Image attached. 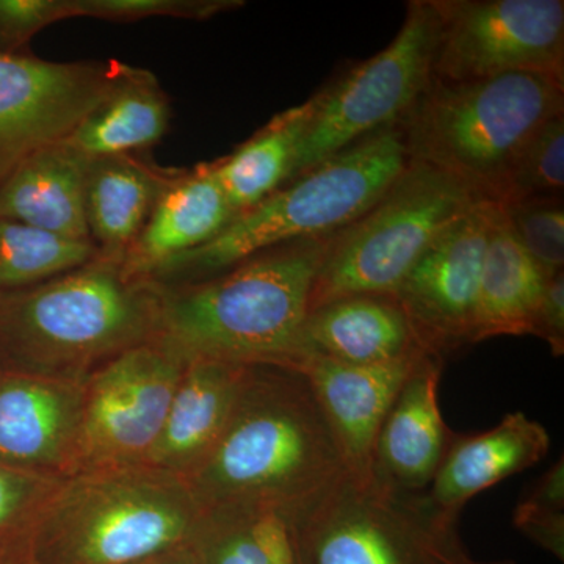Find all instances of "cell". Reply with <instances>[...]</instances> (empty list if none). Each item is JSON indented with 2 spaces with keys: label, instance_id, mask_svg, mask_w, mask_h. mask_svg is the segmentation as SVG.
Instances as JSON below:
<instances>
[{
  "label": "cell",
  "instance_id": "cell-27",
  "mask_svg": "<svg viewBox=\"0 0 564 564\" xmlns=\"http://www.w3.org/2000/svg\"><path fill=\"white\" fill-rule=\"evenodd\" d=\"M99 258L91 240H73L0 218V292L31 288Z\"/></svg>",
  "mask_w": 564,
  "mask_h": 564
},
{
  "label": "cell",
  "instance_id": "cell-13",
  "mask_svg": "<svg viewBox=\"0 0 564 564\" xmlns=\"http://www.w3.org/2000/svg\"><path fill=\"white\" fill-rule=\"evenodd\" d=\"M497 204H478L437 237L400 282L395 299L433 355L474 345L478 292Z\"/></svg>",
  "mask_w": 564,
  "mask_h": 564
},
{
  "label": "cell",
  "instance_id": "cell-20",
  "mask_svg": "<svg viewBox=\"0 0 564 564\" xmlns=\"http://www.w3.org/2000/svg\"><path fill=\"white\" fill-rule=\"evenodd\" d=\"M549 447L547 430L521 411L505 415L488 432L456 434L423 499L437 514L458 521L478 492L543 462Z\"/></svg>",
  "mask_w": 564,
  "mask_h": 564
},
{
  "label": "cell",
  "instance_id": "cell-35",
  "mask_svg": "<svg viewBox=\"0 0 564 564\" xmlns=\"http://www.w3.org/2000/svg\"><path fill=\"white\" fill-rule=\"evenodd\" d=\"M143 564H198V562H196V556L193 554L191 544H188Z\"/></svg>",
  "mask_w": 564,
  "mask_h": 564
},
{
  "label": "cell",
  "instance_id": "cell-22",
  "mask_svg": "<svg viewBox=\"0 0 564 564\" xmlns=\"http://www.w3.org/2000/svg\"><path fill=\"white\" fill-rule=\"evenodd\" d=\"M176 172L141 154L91 159L85 215L99 258L121 263Z\"/></svg>",
  "mask_w": 564,
  "mask_h": 564
},
{
  "label": "cell",
  "instance_id": "cell-17",
  "mask_svg": "<svg viewBox=\"0 0 564 564\" xmlns=\"http://www.w3.org/2000/svg\"><path fill=\"white\" fill-rule=\"evenodd\" d=\"M425 352L393 293H358L322 304L307 313L300 343V362L321 356L348 366H386Z\"/></svg>",
  "mask_w": 564,
  "mask_h": 564
},
{
  "label": "cell",
  "instance_id": "cell-25",
  "mask_svg": "<svg viewBox=\"0 0 564 564\" xmlns=\"http://www.w3.org/2000/svg\"><path fill=\"white\" fill-rule=\"evenodd\" d=\"M295 507L240 502L204 508L191 540L198 564H300Z\"/></svg>",
  "mask_w": 564,
  "mask_h": 564
},
{
  "label": "cell",
  "instance_id": "cell-18",
  "mask_svg": "<svg viewBox=\"0 0 564 564\" xmlns=\"http://www.w3.org/2000/svg\"><path fill=\"white\" fill-rule=\"evenodd\" d=\"M234 218L210 162L177 169L126 251L122 273L131 280H151L166 262L210 242Z\"/></svg>",
  "mask_w": 564,
  "mask_h": 564
},
{
  "label": "cell",
  "instance_id": "cell-14",
  "mask_svg": "<svg viewBox=\"0 0 564 564\" xmlns=\"http://www.w3.org/2000/svg\"><path fill=\"white\" fill-rule=\"evenodd\" d=\"M85 381L0 375V464L65 480L80 469Z\"/></svg>",
  "mask_w": 564,
  "mask_h": 564
},
{
  "label": "cell",
  "instance_id": "cell-4",
  "mask_svg": "<svg viewBox=\"0 0 564 564\" xmlns=\"http://www.w3.org/2000/svg\"><path fill=\"white\" fill-rule=\"evenodd\" d=\"M202 511L180 475L98 467L62 481L29 538L36 564H143L191 544Z\"/></svg>",
  "mask_w": 564,
  "mask_h": 564
},
{
  "label": "cell",
  "instance_id": "cell-19",
  "mask_svg": "<svg viewBox=\"0 0 564 564\" xmlns=\"http://www.w3.org/2000/svg\"><path fill=\"white\" fill-rule=\"evenodd\" d=\"M248 367L217 359L191 358L161 436L144 466L187 478L218 443L239 399Z\"/></svg>",
  "mask_w": 564,
  "mask_h": 564
},
{
  "label": "cell",
  "instance_id": "cell-15",
  "mask_svg": "<svg viewBox=\"0 0 564 564\" xmlns=\"http://www.w3.org/2000/svg\"><path fill=\"white\" fill-rule=\"evenodd\" d=\"M444 361L433 352L417 359L378 430L372 475L393 491L425 492L458 434L445 425L437 403Z\"/></svg>",
  "mask_w": 564,
  "mask_h": 564
},
{
  "label": "cell",
  "instance_id": "cell-26",
  "mask_svg": "<svg viewBox=\"0 0 564 564\" xmlns=\"http://www.w3.org/2000/svg\"><path fill=\"white\" fill-rule=\"evenodd\" d=\"M311 101L281 111L229 155L210 162L234 214H242L291 182Z\"/></svg>",
  "mask_w": 564,
  "mask_h": 564
},
{
  "label": "cell",
  "instance_id": "cell-12",
  "mask_svg": "<svg viewBox=\"0 0 564 564\" xmlns=\"http://www.w3.org/2000/svg\"><path fill=\"white\" fill-rule=\"evenodd\" d=\"M122 62H47L0 54V182L41 148L68 139Z\"/></svg>",
  "mask_w": 564,
  "mask_h": 564
},
{
  "label": "cell",
  "instance_id": "cell-24",
  "mask_svg": "<svg viewBox=\"0 0 564 564\" xmlns=\"http://www.w3.org/2000/svg\"><path fill=\"white\" fill-rule=\"evenodd\" d=\"M549 276L514 239L497 204L481 270L474 344L491 337L533 334Z\"/></svg>",
  "mask_w": 564,
  "mask_h": 564
},
{
  "label": "cell",
  "instance_id": "cell-33",
  "mask_svg": "<svg viewBox=\"0 0 564 564\" xmlns=\"http://www.w3.org/2000/svg\"><path fill=\"white\" fill-rule=\"evenodd\" d=\"M70 18L74 0H0V54L18 55L36 33Z\"/></svg>",
  "mask_w": 564,
  "mask_h": 564
},
{
  "label": "cell",
  "instance_id": "cell-9",
  "mask_svg": "<svg viewBox=\"0 0 564 564\" xmlns=\"http://www.w3.org/2000/svg\"><path fill=\"white\" fill-rule=\"evenodd\" d=\"M440 20L432 0H411L395 39L313 96L292 180L404 120L433 79Z\"/></svg>",
  "mask_w": 564,
  "mask_h": 564
},
{
  "label": "cell",
  "instance_id": "cell-30",
  "mask_svg": "<svg viewBox=\"0 0 564 564\" xmlns=\"http://www.w3.org/2000/svg\"><path fill=\"white\" fill-rule=\"evenodd\" d=\"M513 524L538 547L564 560V462L552 464L516 507Z\"/></svg>",
  "mask_w": 564,
  "mask_h": 564
},
{
  "label": "cell",
  "instance_id": "cell-7",
  "mask_svg": "<svg viewBox=\"0 0 564 564\" xmlns=\"http://www.w3.org/2000/svg\"><path fill=\"white\" fill-rule=\"evenodd\" d=\"M485 202L452 174L408 162L362 217L334 234L315 274L307 313L343 296L395 292L426 248Z\"/></svg>",
  "mask_w": 564,
  "mask_h": 564
},
{
  "label": "cell",
  "instance_id": "cell-34",
  "mask_svg": "<svg viewBox=\"0 0 564 564\" xmlns=\"http://www.w3.org/2000/svg\"><path fill=\"white\" fill-rule=\"evenodd\" d=\"M532 336L540 337L560 358L564 352V272L551 274L534 317Z\"/></svg>",
  "mask_w": 564,
  "mask_h": 564
},
{
  "label": "cell",
  "instance_id": "cell-16",
  "mask_svg": "<svg viewBox=\"0 0 564 564\" xmlns=\"http://www.w3.org/2000/svg\"><path fill=\"white\" fill-rule=\"evenodd\" d=\"M426 355V352H425ZM417 356L386 366H348L306 356L296 367L310 383L347 470L372 474L375 440Z\"/></svg>",
  "mask_w": 564,
  "mask_h": 564
},
{
  "label": "cell",
  "instance_id": "cell-32",
  "mask_svg": "<svg viewBox=\"0 0 564 564\" xmlns=\"http://www.w3.org/2000/svg\"><path fill=\"white\" fill-rule=\"evenodd\" d=\"M62 481L0 464V536L20 533L29 536L41 510Z\"/></svg>",
  "mask_w": 564,
  "mask_h": 564
},
{
  "label": "cell",
  "instance_id": "cell-31",
  "mask_svg": "<svg viewBox=\"0 0 564 564\" xmlns=\"http://www.w3.org/2000/svg\"><path fill=\"white\" fill-rule=\"evenodd\" d=\"M77 18L109 22H135L148 18L206 21L240 9V0H74Z\"/></svg>",
  "mask_w": 564,
  "mask_h": 564
},
{
  "label": "cell",
  "instance_id": "cell-21",
  "mask_svg": "<svg viewBox=\"0 0 564 564\" xmlns=\"http://www.w3.org/2000/svg\"><path fill=\"white\" fill-rule=\"evenodd\" d=\"M91 159L63 140L41 148L0 182V218L73 240H91L85 184Z\"/></svg>",
  "mask_w": 564,
  "mask_h": 564
},
{
  "label": "cell",
  "instance_id": "cell-23",
  "mask_svg": "<svg viewBox=\"0 0 564 564\" xmlns=\"http://www.w3.org/2000/svg\"><path fill=\"white\" fill-rule=\"evenodd\" d=\"M170 118L169 95L158 77L122 63L101 101L66 141L88 159L141 154L162 140Z\"/></svg>",
  "mask_w": 564,
  "mask_h": 564
},
{
  "label": "cell",
  "instance_id": "cell-36",
  "mask_svg": "<svg viewBox=\"0 0 564 564\" xmlns=\"http://www.w3.org/2000/svg\"><path fill=\"white\" fill-rule=\"evenodd\" d=\"M463 564H516L513 560H499V562H475L473 558H467Z\"/></svg>",
  "mask_w": 564,
  "mask_h": 564
},
{
  "label": "cell",
  "instance_id": "cell-1",
  "mask_svg": "<svg viewBox=\"0 0 564 564\" xmlns=\"http://www.w3.org/2000/svg\"><path fill=\"white\" fill-rule=\"evenodd\" d=\"M345 469L306 378L285 367L250 366L225 432L185 481L202 510L240 502L299 507Z\"/></svg>",
  "mask_w": 564,
  "mask_h": 564
},
{
  "label": "cell",
  "instance_id": "cell-29",
  "mask_svg": "<svg viewBox=\"0 0 564 564\" xmlns=\"http://www.w3.org/2000/svg\"><path fill=\"white\" fill-rule=\"evenodd\" d=\"M502 207L505 220L518 243L533 261L552 274L564 269L563 195L540 196Z\"/></svg>",
  "mask_w": 564,
  "mask_h": 564
},
{
  "label": "cell",
  "instance_id": "cell-5",
  "mask_svg": "<svg viewBox=\"0 0 564 564\" xmlns=\"http://www.w3.org/2000/svg\"><path fill=\"white\" fill-rule=\"evenodd\" d=\"M408 162L399 126L367 135L237 215L210 242L166 262L151 280L192 284L267 248L343 231L388 192Z\"/></svg>",
  "mask_w": 564,
  "mask_h": 564
},
{
  "label": "cell",
  "instance_id": "cell-8",
  "mask_svg": "<svg viewBox=\"0 0 564 564\" xmlns=\"http://www.w3.org/2000/svg\"><path fill=\"white\" fill-rule=\"evenodd\" d=\"M300 564H463L458 521L345 469L293 511Z\"/></svg>",
  "mask_w": 564,
  "mask_h": 564
},
{
  "label": "cell",
  "instance_id": "cell-10",
  "mask_svg": "<svg viewBox=\"0 0 564 564\" xmlns=\"http://www.w3.org/2000/svg\"><path fill=\"white\" fill-rule=\"evenodd\" d=\"M440 20L433 79L511 73L564 80L563 0H432Z\"/></svg>",
  "mask_w": 564,
  "mask_h": 564
},
{
  "label": "cell",
  "instance_id": "cell-3",
  "mask_svg": "<svg viewBox=\"0 0 564 564\" xmlns=\"http://www.w3.org/2000/svg\"><path fill=\"white\" fill-rule=\"evenodd\" d=\"M162 289L98 258L31 288L0 292L9 373L87 381L122 351L161 336Z\"/></svg>",
  "mask_w": 564,
  "mask_h": 564
},
{
  "label": "cell",
  "instance_id": "cell-11",
  "mask_svg": "<svg viewBox=\"0 0 564 564\" xmlns=\"http://www.w3.org/2000/svg\"><path fill=\"white\" fill-rule=\"evenodd\" d=\"M187 362L176 345L158 336L90 375L85 381L79 470L147 463Z\"/></svg>",
  "mask_w": 564,
  "mask_h": 564
},
{
  "label": "cell",
  "instance_id": "cell-28",
  "mask_svg": "<svg viewBox=\"0 0 564 564\" xmlns=\"http://www.w3.org/2000/svg\"><path fill=\"white\" fill-rule=\"evenodd\" d=\"M564 113L544 122L522 147L505 181L499 206L563 195Z\"/></svg>",
  "mask_w": 564,
  "mask_h": 564
},
{
  "label": "cell",
  "instance_id": "cell-2",
  "mask_svg": "<svg viewBox=\"0 0 564 564\" xmlns=\"http://www.w3.org/2000/svg\"><path fill=\"white\" fill-rule=\"evenodd\" d=\"M334 234L267 248L204 281L159 284L161 336L188 359L295 370L315 274Z\"/></svg>",
  "mask_w": 564,
  "mask_h": 564
},
{
  "label": "cell",
  "instance_id": "cell-6",
  "mask_svg": "<svg viewBox=\"0 0 564 564\" xmlns=\"http://www.w3.org/2000/svg\"><path fill=\"white\" fill-rule=\"evenodd\" d=\"M564 113V80L540 73L432 79L400 122L408 159L499 204L511 166L544 122Z\"/></svg>",
  "mask_w": 564,
  "mask_h": 564
}]
</instances>
